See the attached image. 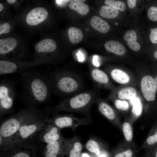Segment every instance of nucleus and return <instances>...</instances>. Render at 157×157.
<instances>
[{"mask_svg": "<svg viewBox=\"0 0 157 157\" xmlns=\"http://www.w3.org/2000/svg\"><path fill=\"white\" fill-rule=\"evenodd\" d=\"M21 74L22 85L20 98L28 107H35L49 100L53 91L47 72L27 71Z\"/></svg>", "mask_w": 157, "mask_h": 157, "instance_id": "1", "label": "nucleus"}, {"mask_svg": "<svg viewBox=\"0 0 157 157\" xmlns=\"http://www.w3.org/2000/svg\"><path fill=\"white\" fill-rule=\"evenodd\" d=\"M47 72L51 82L53 93L68 97L84 91V80L77 72L60 69Z\"/></svg>", "mask_w": 157, "mask_h": 157, "instance_id": "2", "label": "nucleus"}, {"mask_svg": "<svg viewBox=\"0 0 157 157\" xmlns=\"http://www.w3.org/2000/svg\"><path fill=\"white\" fill-rule=\"evenodd\" d=\"M98 98V89L94 87L67 97L55 106L47 107L44 109L50 114L60 111L77 112L91 118L90 110Z\"/></svg>", "mask_w": 157, "mask_h": 157, "instance_id": "3", "label": "nucleus"}, {"mask_svg": "<svg viewBox=\"0 0 157 157\" xmlns=\"http://www.w3.org/2000/svg\"><path fill=\"white\" fill-rule=\"evenodd\" d=\"M44 112V110H42L35 107L22 109L1 122L0 126V136L11 140L22 125L41 115Z\"/></svg>", "mask_w": 157, "mask_h": 157, "instance_id": "4", "label": "nucleus"}, {"mask_svg": "<svg viewBox=\"0 0 157 157\" xmlns=\"http://www.w3.org/2000/svg\"><path fill=\"white\" fill-rule=\"evenodd\" d=\"M44 110L42 114L30 119L22 125L11 139L14 144L29 142V140L39 132L47 121L50 115Z\"/></svg>", "mask_w": 157, "mask_h": 157, "instance_id": "5", "label": "nucleus"}, {"mask_svg": "<svg viewBox=\"0 0 157 157\" xmlns=\"http://www.w3.org/2000/svg\"><path fill=\"white\" fill-rule=\"evenodd\" d=\"M17 94L14 82L3 79L0 83V113L2 117L12 112L14 100Z\"/></svg>", "mask_w": 157, "mask_h": 157, "instance_id": "6", "label": "nucleus"}, {"mask_svg": "<svg viewBox=\"0 0 157 157\" xmlns=\"http://www.w3.org/2000/svg\"><path fill=\"white\" fill-rule=\"evenodd\" d=\"M53 117L49 118L48 121L52 122L60 129L65 128H70L75 130L76 128L90 124L91 118H78L73 116L72 115H60L53 113Z\"/></svg>", "mask_w": 157, "mask_h": 157, "instance_id": "7", "label": "nucleus"}, {"mask_svg": "<svg viewBox=\"0 0 157 157\" xmlns=\"http://www.w3.org/2000/svg\"><path fill=\"white\" fill-rule=\"evenodd\" d=\"M60 130L48 119L39 132V140L47 144L59 140L63 138L61 135Z\"/></svg>", "mask_w": 157, "mask_h": 157, "instance_id": "8", "label": "nucleus"}, {"mask_svg": "<svg viewBox=\"0 0 157 157\" xmlns=\"http://www.w3.org/2000/svg\"><path fill=\"white\" fill-rule=\"evenodd\" d=\"M7 157H33L35 147L29 142L16 144L9 149Z\"/></svg>", "mask_w": 157, "mask_h": 157, "instance_id": "9", "label": "nucleus"}, {"mask_svg": "<svg viewBox=\"0 0 157 157\" xmlns=\"http://www.w3.org/2000/svg\"><path fill=\"white\" fill-rule=\"evenodd\" d=\"M141 87L143 95L147 100L151 101L155 100L157 85L151 76L146 75L143 77L141 82Z\"/></svg>", "mask_w": 157, "mask_h": 157, "instance_id": "10", "label": "nucleus"}, {"mask_svg": "<svg viewBox=\"0 0 157 157\" xmlns=\"http://www.w3.org/2000/svg\"><path fill=\"white\" fill-rule=\"evenodd\" d=\"M48 15V12L45 8H36L32 9L28 14L26 22L29 25H36L45 20Z\"/></svg>", "mask_w": 157, "mask_h": 157, "instance_id": "11", "label": "nucleus"}, {"mask_svg": "<svg viewBox=\"0 0 157 157\" xmlns=\"http://www.w3.org/2000/svg\"><path fill=\"white\" fill-rule=\"evenodd\" d=\"M65 139H62L47 144L44 151L45 157H57L61 152L65 151Z\"/></svg>", "mask_w": 157, "mask_h": 157, "instance_id": "12", "label": "nucleus"}, {"mask_svg": "<svg viewBox=\"0 0 157 157\" xmlns=\"http://www.w3.org/2000/svg\"><path fill=\"white\" fill-rule=\"evenodd\" d=\"M83 145L78 137L65 140V151H68L69 157H81Z\"/></svg>", "mask_w": 157, "mask_h": 157, "instance_id": "13", "label": "nucleus"}, {"mask_svg": "<svg viewBox=\"0 0 157 157\" xmlns=\"http://www.w3.org/2000/svg\"><path fill=\"white\" fill-rule=\"evenodd\" d=\"M90 69V76L95 87L97 88L109 84V77L104 71L95 67H91Z\"/></svg>", "mask_w": 157, "mask_h": 157, "instance_id": "14", "label": "nucleus"}, {"mask_svg": "<svg viewBox=\"0 0 157 157\" xmlns=\"http://www.w3.org/2000/svg\"><path fill=\"white\" fill-rule=\"evenodd\" d=\"M56 47V44L53 40L47 38L42 40L37 43L35 46V49L38 52L48 53L54 51Z\"/></svg>", "mask_w": 157, "mask_h": 157, "instance_id": "15", "label": "nucleus"}, {"mask_svg": "<svg viewBox=\"0 0 157 157\" xmlns=\"http://www.w3.org/2000/svg\"><path fill=\"white\" fill-rule=\"evenodd\" d=\"M96 102L100 113L109 120L114 121L116 115L113 108L106 102L101 100L98 98L97 99Z\"/></svg>", "mask_w": 157, "mask_h": 157, "instance_id": "16", "label": "nucleus"}, {"mask_svg": "<svg viewBox=\"0 0 157 157\" xmlns=\"http://www.w3.org/2000/svg\"><path fill=\"white\" fill-rule=\"evenodd\" d=\"M17 44L16 40L9 38L0 40V53L1 55L8 54L12 51Z\"/></svg>", "mask_w": 157, "mask_h": 157, "instance_id": "17", "label": "nucleus"}, {"mask_svg": "<svg viewBox=\"0 0 157 157\" xmlns=\"http://www.w3.org/2000/svg\"><path fill=\"white\" fill-rule=\"evenodd\" d=\"M104 45L107 51L117 55H122L126 52V49L124 46L120 42L117 41H108Z\"/></svg>", "mask_w": 157, "mask_h": 157, "instance_id": "18", "label": "nucleus"}, {"mask_svg": "<svg viewBox=\"0 0 157 157\" xmlns=\"http://www.w3.org/2000/svg\"><path fill=\"white\" fill-rule=\"evenodd\" d=\"M90 24L94 29L103 33H107L110 28V26L107 22L97 16L92 18Z\"/></svg>", "mask_w": 157, "mask_h": 157, "instance_id": "19", "label": "nucleus"}, {"mask_svg": "<svg viewBox=\"0 0 157 157\" xmlns=\"http://www.w3.org/2000/svg\"><path fill=\"white\" fill-rule=\"evenodd\" d=\"M112 78L116 82L124 84L128 83L130 81L129 75L124 71L119 69H115L110 72Z\"/></svg>", "mask_w": 157, "mask_h": 157, "instance_id": "20", "label": "nucleus"}, {"mask_svg": "<svg viewBox=\"0 0 157 157\" xmlns=\"http://www.w3.org/2000/svg\"><path fill=\"white\" fill-rule=\"evenodd\" d=\"M69 39L74 44L78 43L82 40L83 35L80 29L74 27L69 28L68 31Z\"/></svg>", "mask_w": 157, "mask_h": 157, "instance_id": "21", "label": "nucleus"}, {"mask_svg": "<svg viewBox=\"0 0 157 157\" xmlns=\"http://www.w3.org/2000/svg\"><path fill=\"white\" fill-rule=\"evenodd\" d=\"M100 15L104 18L113 19L117 17L119 14L118 10L110 6H103L99 11Z\"/></svg>", "mask_w": 157, "mask_h": 157, "instance_id": "22", "label": "nucleus"}, {"mask_svg": "<svg viewBox=\"0 0 157 157\" xmlns=\"http://www.w3.org/2000/svg\"><path fill=\"white\" fill-rule=\"evenodd\" d=\"M137 92L133 88L129 87L123 88L118 93V97L122 99H130L135 97Z\"/></svg>", "mask_w": 157, "mask_h": 157, "instance_id": "23", "label": "nucleus"}, {"mask_svg": "<svg viewBox=\"0 0 157 157\" xmlns=\"http://www.w3.org/2000/svg\"><path fill=\"white\" fill-rule=\"evenodd\" d=\"M85 147L89 152L97 155H99L101 152L99 144L94 138L89 139L86 143Z\"/></svg>", "mask_w": 157, "mask_h": 157, "instance_id": "24", "label": "nucleus"}, {"mask_svg": "<svg viewBox=\"0 0 157 157\" xmlns=\"http://www.w3.org/2000/svg\"><path fill=\"white\" fill-rule=\"evenodd\" d=\"M69 7L71 9L76 11L81 15H85L88 13L89 8L88 6L84 3H70Z\"/></svg>", "mask_w": 157, "mask_h": 157, "instance_id": "25", "label": "nucleus"}, {"mask_svg": "<svg viewBox=\"0 0 157 157\" xmlns=\"http://www.w3.org/2000/svg\"><path fill=\"white\" fill-rule=\"evenodd\" d=\"M130 102L133 106L132 112L133 115L136 117L140 116L142 109V106L140 99L135 97L130 99Z\"/></svg>", "mask_w": 157, "mask_h": 157, "instance_id": "26", "label": "nucleus"}, {"mask_svg": "<svg viewBox=\"0 0 157 157\" xmlns=\"http://www.w3.org/2000/svg\"><path fill=\"white\" fill-rule=\"evenodd\" d=\"M105 4L107 6H110L118 10L124 11L126 9L125 4L123 1L114 0H106Z\"/></svg>", "mask_w": 157, "mask_h": 157, "instance_id": "27", "label": "nucleus"}, {"mask_svg": "<svg viewBox=\"0 0 157 157\" xmlns=\"http://www.w3.org/2000/svg\"><path fill=\"white\" fill-rule=\"evenodd\" d=\"M122 130L126 140L128 142L131 141L133 137L132 129L131 124L128 122L124 123L122 126Z\"/></svg>", "mask_w": 157, "mask_h": 157, "instance_id": "28", "label": "nucleus"}, {"mask_svg": "<svg viewBox=\"0 0 157 157\" xmlns=\"http://www.w3.org/2000/svg\"><path fill=\"white\" fill-rule=\"evenodd\" d=\"M14 145L10 140L0 136V147L2 151H6Z\"/></svg>", "mask_w": 157, "mask_h": 157, "instance_id": "29", "label": "nucleus"}, {"mask_svg": "<svg viewBox=\"0 0 157 157\" xmlns=\"http://www.w3.org/2000/svg\"><path fill=\"white\" fill-rule=\"evenodd\" d=\"M147 15L151 20L157 21V8L154 6L149 8L147 11Z\"/></svg>", "mask_w": 157, "mask_h": 157, "instance_id": "30", "label": "nucleus"}, {"mask_svg": "<svg viewBox=\"0 0 157 157\" xmlns=\"http://www.w3.org/2000/svg\"><path fill=\"white\" fill-rule=\"evenodd\" d=\"M124 38V40L127 42L136 41L137 36L136 32L133 30H129L125 33Z\"/></svg>", "mask_w": 157, "mask_h": 157, "instance_id": "31", "label": "nucleus"}, {"mask_svg": "<svg viewBox=\"0 0 157 157\" xmlns=\"http://www.w3.org/2000/svg\"><path fill=\"white\" fill-rule=\"evenodd\" d=\"M114 103L115 107L118 109L126 110L129 107L128 103L126 101L117 99L115 101Z\"/></svg>", "mask_w": 157, "mask_h": 157, "instance_id": "32", "label": "nucleus"}, {"mask_svg": "<svg viewBox=\"0 0 157 157\" xmlns=\"http://www.w3.org/2000/svg\"><path fill=\"white\" fill-rule=\"evenodd\" d=\"M151 33L149 35V39L153 43H157V27L150 29Z\"/></svg>", "mask_w": 157, "mask_h": 157, "instance_id": "33", "label": "nucleus"}, {"mask_svg": "<svg viewBox=\"0 0 157 157\" xmlns=\"http://www.w3.org/2000/svg\"><path fill=\"white\" fill-rule=\"evenodd\" d=\"M127 44L131 49L134 51H137L140 49V45L136 41L128 42Z\"/></svg>", "mask_w": 157, "mask_h": 157, "instance_id": "34", "label": "nucleus"}, {"mask_svg": "<svg viewBox=\"0 0 157 157\" xmlns=\"http://www.w3.org/2000/svg\"><path fill=\"white\" fill-rule=\"evenodd\" d=\"M132 151L130 149L116 154L114 157H133Z\"/></svg>", "mask_w": 157, "mask_h": 157, "instance_id": "35", "label": "nucleus"}, {"mask_svg": "<svg viewBox=\"0 0 157 157\" xmlns=\"http://www.w3.org/2000/svg\"><path fill=\"white\" fill-rule=\"evenodd\" d=\"M10 31V26L9 23H4L0 26V35L7 33Z\"/></svg>", "mask_w": 157, "mask_h": 157, "instance_id": "36", "label": "nucleus"}, {"mask_svg": "<svg viewBox=\"0 0 157 157\" xmlns=\"http://www.w3.org/2000/svg\"><path fill=\"white\" fill-rule=\"evenodd\" d=\"M147 142L149 145H152L157 142V131L154 135L147 138Z\"/></svg>", "mask_w": 157, "mask_h": 157, "instance_id": "37", "label": "nucleus"}, {"mask_svg": "<svg viewBox=\"0 0 157 157\" xmlns=\"http://www.w3.org/2000/svg\"><path fill=\"white\" fill-rule=\"evenodd\" d=\"M136 0H127V4L129 7L130 8H134L136 5Z\"/></svg>", "mask_w": 157, "mask_h": 157, "instance_id": "38", "label": "nucleus"}, {"mask_svg": "<svg viewBox=\"0 0 157 157\" xmlns=\"http://www.w3.org/2000/svg\"><path fill=\"white\" fill-rule=\"evenodd\" d=\"M98 56L97 55H94L92 59V63L96 67H98L100 65V63L98 61Z\"/></svg>", "mask_w": 157, "mask_h": 157, "instance_id": "39", "label": "nucleus"}, {"mask_svg": "<svg viewBox=\"0 0 157 157\" xmlns=\"http://www.w3.org/2000/svg\"><path fill=\"white\" fill-rule=\"evenodd\" d=\"M77 58L79 62H83L84 60V57L82 53L80 51H78L76 54Z\"/></svg>", "mask_w": 157, "mask_h": 157, "instance_id": "40", "label": "nucleus"}, {"mask_svg": "<svg viewBox=\"0 0 157 157\" xmlns=\"http://www.w3.org/2000/svg\"><path fill=\"white\" fill-rule=\"evenodd\" d=\"M56 2L59 5L62 6L67 2V0H56Z\"/></svg>", "mask_w": 157, "mask_h": 157, "instance_id": "41", "label": "nucleus"}, {"mask_svg": "<svg viewBox=\"0 0 157 157\" xmlns=\"http://www.w3.org/2000/svg\"><path fill=\"white\" fill-rule=\"evenodd\" d=\"M67 2L74 3H79L83 2L85 1L86 0H67Z\"/></svg>", "mask_w": 157, "mask_h": 157, "instance_id": "42", "label": "nucleus"}, {"mask_svg": "<svg viewBox=\"0 0 157 157\" xmlns=\"http://www.w3.org/2000/svg\"><path fill=\"white\" fill-rule=\"evenodd\" d=\"M99 157H107V156L106 154L104 152H103L101 153V154L99 155Z\"/></svg>", "mask_w": 157, "mask_h": 157, "instance_id": "43", "label": "nucleus"}, {"mask_svg": "<svg viewBox=\"0 0 157 157\" xmlns=\"http://www.w3.org/2000/svg\"><path fill=\"white\" fill-rule=\"evenodd\" d=\"M6 1L9 3L12 4L15 2V0H7Z\"/></svg>", "mask_w": 157, "mask_h": 157, "instance_id": "44", "label": "nucleus"}, {"mask_svg": "<svg viewBox=\"0 0 157 157\" xmlns=\"http://www.w3.org/2000/svg\"><path fill=\"white\" fill-rule=\"evenodd\" d=\"M82 157H90V156L87 153H83L82 154Z\"/></svg>", "mask_w": 157, "mask_h": 157, "instance_id": "45", "label": "nucleus"}, {"mask_svg": "<svg viewBox=\"0 0 157 157\" xmlns=\"http://www.w3.org/2000/svg\"><path fill=\"white\" fill-rule=\"evenodd\" d=\"M154 55L155 58L157 60V50L155 51Z\"/></svg>", "mask_w": 157, "mask_h": 157, "instance_id": "46", "label": "nucleus"}, {"mask_svg": "<svg viewBox=\"0 0 157 157\" xmlns=\"http://www.w3.org/2000/svg\"><path fill=\"white\" fill-rule=\"evenodd\" d=\"M3 5L0 3V11H1L3 9Z\"/></svg>", "mask_w": 157, "mask_h": 157, "instance_id": "47", "label": "nucleus"}, {"mask_svg": "<svg viewBox=\"0 0 157 157\" xmlns=\"http://www.w3.org/2000/svg\"><path fill=\"white\" fill-rule=\"evenodd\" d=\"M154 80L155 81V82L157 85V76L156 77L154 78Z\"/></svg>", "mask_w": 157, "mask_h": 157, "instance_id": "48", "label": "nucleus"}, {"mask_svg": "<svg viewBox=\"0 0 157 157\" xmlns=\"http://www.w3.org/2000/svg\"><path fill=\"white\" fill-rule=\"evenodd\" d=\"M115 25H117L118 24V23L117 22H115Z\"/></svg>", "mask_w": 157, "mask_h": 157, "instance_id": "49", "label": "nucleus"}, {"mask_svg": "<svg viewBox=\"0 0 157 157\" xmlns=\"http://www.w3.org/2000/svg\"><path fill=\"white\" fill-rule=\"evenodd\" d=\"M156 157H157V151H156Z\"/></svg>", "mask_w": 157, "mask_h": 157, "instance_id": "50", "label": "nucleus"}]
</instances>
